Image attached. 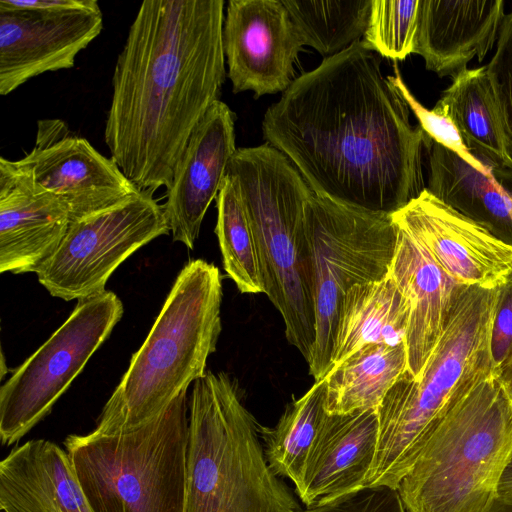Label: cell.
<instances>
[{"label": "cell", "mask_w": 512, "mask_h": 512, "mask_svg": "<svg viewBox=\"0 0 512 512\" xmlns=\"http://www.w3.org/2000/svg\"><path fill=\"white\" fill-rule=\"evenodd\" d=\"M315 309V343L308 363L315 382L329 372L343 299L354 286L386 277L399 228L391 214L339 204L314 192L305 204Z\"/></svg>", "instance_id": "obj_9"}, {"label": "cell", "mask_w": 512, "mask_h": 512, "mask_svg": "<svg viewBox=\"0 0 512 512\" xmlns=\"http://www.w3.org/2000/svg\"><path fill=\"white\" fill-rule=\"evenodd\" d=\"M391 217L460 285L497 289L512 275V246L441 202L427 188Z\"/></svg>", "instance_id": "obj_13"}, {"label": "cell", "mask_w": 512, "mask_h": 512, "mask_svg": "<svg viewBox=\"0 0 512 512\" xmlns=\"http://www.w3.org/2000/svg\"><path fill=\"white\" fill-rule=\"evenodd\" d=\"M102 29L100 6L56 13L0 4V94L43 73L72 68Z\"/></svg>", "instance_id": "obj_15"}, {"label": "cell", "mask_w": 512, "mask_h": 512, "mask_svg": "<svg viewBox=\"0 0 512 512\" xmlns=\"http://www.w3.org/2000/svg\"><path fill=\"white\" fill-rule=\"evenodd\" d=\"M236 150L235 114L219 99L192 132L166 189L162 206L173 241L194 248Z\"/></svg>", "instance_id": "obj_16"}, {"label": "cell", "mask_w": 512, "mask_h": 512, "mask_svg": "<svg viewBox=\"0 0 512 512\" xmlns=\"http://www.w3.org/2000/svg\"><path fill=\"white\" fill-rule=\"evenodd\" d=\"M436 104L449 115L473 156L486 164L512 166L486 66L453 76Z\"/></svg>", "instance_id": "obj_25"}, {"label": "cell", "mask_w": 512, "mask_h": 512, "mask_svg": "<svg viewBox=\"0 0 512 512\" xmlns=\"http://www.w3.org/2000/svg\"><path fill=\"white\" fill-rule=\"evenodd\" d=\"M169 232L163 206L153 194L139 191L109 209L71 222L54 255L36 273L38 281L65 301L99 295L122 262Z\"/></svg>", "instance_id": "obj_11"}, {"label": "cell", "mask_w": 512, "mask_h": 512, "mask_svg": "<svg viewBox=\"0 0 512 512\" xmlns=\"http://www.w3.org/2000/svg\"><path fill=\"white\" fill-rule=\"evenodd\" d=\"M362 41L293 80L266 111L262 131L312 191L353 208L392 214L426 188L431 139Z\"/></svg>", "instance_id": "obj_1"}, {"label": "cell", "mask_w": 512, "mask_h": 512, "mask_svg": "<svg viewBox=\"0 0 512 512\" xmlns=\"http://www.w3.org/2000/svg\"><path fill=\"white\" fill-rule=\"evenodd\" d=\"M502 0H419L413 53L438 76H455L491 50L504 18Z\"/></svg>", "instance_id": "obj_19"}, {"label": "cell", "mask_w": 512, "mask_h": 512, "mask_svg": "<svg viewBox=\"0 0 512 512\" xmlns=\"http://www.w3.org/2000/svg\"><path fill=\"white\" fill-rule=\"evenodd\" d=\"M302 45L336 55L367 29L372 0H282Z\"/></svg>", "instance_id": "obj_27"}, {"label": "cell", "mask_w": 512, "mask_h": 512, "mask_svg": "<svg viewBox=\"0 0 512 512\" xmlns=\"http://www.w3.org/2000/svg\"><path fill=\"white\" fill-rule=\"evenodd\" d=\"M406 370L405 344L363 346L330 369L323 378L326 412L341 415L377 409Z\"/></svg>", "instance_id": "obj_24"}, {"label": "cell", "mask_w": 512, "mask_h": 512, "mask_svg": "<svg viewBox=\"0 0 512 512\" xmlns=\"http://www.w3.org/2000/svg\"><path fill=\"white\" fill-rule=\"evenodd\" d=\"M484 512H512V496L495 495Z\"/></svg>", "instance_id": "obj_37"}, {"label": "cell", "mask_w": 512, "mask_h": 512, "mask_svg": "<svg viewBox=\"0 0 512 512\" xmlns=\"http://www.w3.org/2000/svg\"><path fill=\"white\" fill-rule=\"evenodd\" d=\"M227 174L237 184L253 233L264 294L283 319L286 339L308 364L316 321L305 204L313 191L267 143L238 148Z\"/></svg>", "instance_id": "obj_5"}, {"label": "cell", "mask_w": 512, "mask_h": 512, "mask_svg": "<svg viewBox=\"0 0 512 512\" xmlns=\"http://www.w3.org/2000/svg\"><path fill=\"white\" fill-rule=\"evenodd\" d=\"M325 399L322 379L290 402L274 427H259L268 466L277 476L290 479L295 493L301 488L309 451L327 415Z\"/></svg>", "instance_id": "obj_26"}, {"label": "cell", "mask_w": 512, "mask_h": 512, "mask_svg": "<svg viewBox=\"0 0 512 512\" xmlns=\"http://www.w3.org/2000/svg\"><path fill=\"white\" fill-rule=\"evenodd\" d=\"M497 289L460 285L444 331L420 376L406 370L377 408L379 437L366 486L397 489L450 407L494 370Z\"/></svg>", "instance_id": "obj_3"}, {"label": "cell", "mask_w": 512, "mask_h": 512, "mask_svg": "<svg viewBox=\"0 0 512 512\" xmlns=\"http://www.w3.org/2000/svg\"><path fill=\"white\" fill-rule=\"evenodd\" d=\"M71 219L67 204L0 157V271L35 272L54 255Z\"/></svg>", "instance_id": "obj_17"}, {"label": "cell", "mask_w": 512, "mask_h": 512, "mask_svg": "<svg viewBox=\"0 0 512 512\" xmlns=\"http://www.w3.org/2000/svg\"><path fill=\"white\" fill-rule=\"evenodd\" d=\"M389 275L408 303L407 371L417 379L444 331L460 284L400 228Z\"/></svg>", "instance_id": "obj_20"}, {"label": "cell", "mask_w": 512, "mask_h": 512, "mask_svg": "<svg viewBox=\"0 0 512 512\" xmlns=\"http://www.w3.org/2000/svg\"><path fill=\"white\" fill-rule=\"evenodd\" d=\"M486 67L503 129L505 150L512 161V12L502 20L496 52Z\"/></svg>", "instance_id": "obj_30"}, {"label": "cell", "mask_w": 512, "mask_h": 512, "mask_svg": "<svg viewBox=\"0 0 512 512\" xmlns=\"http://www.w3.org/2000/svg\"><path fill=\"white\" fill-rule=\"evenodd\" d=\"M123 315L105 291L79 300L67 320L0 388V440L12 445L48 415Z\"/></svg>", "instance_id": "obj_10"}, {"label": "cell", "mask_w": 512, "mask_h": 512, "mask_svg": "<svg viewBox=\"0 0 512 512\" xmlns=\"http://www.w3.org/2000/svg\"><path fill=\"white\" fill-rule=\"evenodd\" d=\"M490 352L496 370L512 352V275L497 288V301L492 321Z\"/></svg>", "instance_id": "obj_33"}, {"label": "cell", "mask_w": 512, "mask_h": 512, "mask_svg": "<svg viewBox=\"0 0 512 512\" xmlns=\"http://www.w3.org/2000/svg\"><path fill=\"white\" fill-rule=\"evenodd\" d=\"M16 162L35 183L67 204L71 222L141 191L111 157L102 155L87 139L71 134L60 119L38 121L35 146Z\"/></svg>", "instance_id": "obj_12"}, {"label": "cell", "mask_w": 512, "mask_h": 512, "mask_svg": "<svg viewBox=\"0 0 512 512\" xmlns=\"http://www.w3.org/2000/svg\"><path fill=\"white\" fill-rule=\"evenodd\" d=\"M3 512H93L66 450L34 439L0 462Z\"/></svg>", "instance_id": "obj_21"}, {"label": "cell", "mask_w": 512, "mask_h": 512, "mask_svg": "<svg viewBox=\"0 0 512 512\" xmlns=\"http://www.w3.org/2000/svg\"><path fill=\"white\" fill-rule=\"evenodd\" d=\"M302 512H406L397 489L368 486Z\"/></svg>", "instance_id": "obj_32"}, {"label": "cell", "mask_w": 512, "mask_h": 512, "mask_svg": "<svg viewBox=\"0 0 512 512\" xmlns=\"http://www.w3.org/2000/svg\"><path fill=\"white\" fill-rule=\"evenodd\" d=\"M495 372L512 402V352Z\"/></svg>", "instance_id": "obj_36"}, {"label": "cell", "mask_w": 512, "mask_h": 512, "mask_svg": "<svg viewBox=\"0 0 512 512\" xmlns=\"http://www.w3.org/2000/svg\"><path fill=\"white\" fill-rule=\"evenodd\" d=\"M222 41L234 93L250 90L258 98L293 82L303 45L282 0H230Z\"/></svg>", "instance_id": "obj_14"}, {"label": "cell", "mask_w": 512, "mask_h": 512, "mask_svg": "<svg viewBox=\"0 0 512 512\" xmlns=\"http://www.w3.org/2000/svg\"><path fill=\"white\" fill-rule=\"evenodd\" d=\"M512 450V402L495 371L445 413L397 491L406 512H484Z\"/></svg>", "instance_id": "obj_7"}, {"label": "cell", "mask_w": 512, "mask_h": 512, "mask_svg": "<svg viewBox=\"0 0 512 512\" xmlns=\"http://www.w3.org/2000/svg\"><path fill=\"white\" fill-rule=\"evenodd\" d=\"M394 72V76H387V78L399 90L425 134L432 141L455 152L475 168L482 169L484 163L470 153L446 111L437 104L432 110L425 108L405 84L397 65H394Z\"/></svg>", "instance_id": "obj_31"}, {"label": "cell", "mask_w": 512, "mask_h": 512, "mask_svg": "<svg viewBox=\"0 0 512 512\" xmlns=\"http://www.w3.org/2000/svg\"><path fill=\"white\" fill-rule=\"evenodd\" d=\"M419 0H372L362 41L383 57L403 60L413 53Z\"/></svg>", "instance_id": "obj_29"}, {"label": "cell", "mask_w": 512, "mask_h": 512, "mask_svg": "<svg viewBox=\"0 0 512 512\" xmlns=\"http://www.w3.org/2000/svg\"><path fill=\"white\" fill-rule=\"evenodd\" d=\"M186 393L135 430L66 437L65 450L93 512H186Z\"/></svg>", "instance_id": "obj_8"}, {"label": "cell", "mask_w": 512, "mask_h": 512, "mask_svg": "<svg viewBox=\"0 0 512 512\" xmlns=\"http://www.w3.org/2000/svg\"><path fill=\"white\" fill-rule=\"evenodd\" d=\"M186 512H302L265 458L235 380L207 371L188 403Z\"/></svg>", "instance_id": "obj_6"}, {"label": "cell", "mask_w": 512, "mask_h": 512, "mask_svg": "<svg viewBox=\"0 0 512 512\" xmlns=\"http://www.w3.org/2000/svg\"><path fill=\"white\" fill-rule=\"evenodd\" d=\"M223 0H146L112 77L104 139L141 191L168 189L197 124L226 77Z\"/></svg>", "instance_id": "obj_2"}, {"label": "cell", "mask_w": 512, "mask_h": 512, "mask_svg": "<svg viewBox=\"0 0 512 512\" xmlns=\"http://www.w3.org/2000/svg\"><path fill=\"white\" fill-rule=\"evenodd\" d=\"M0 4L17 9L42 12H73L99 6L95 0H0Z\"/></svg>", "instance_id": "obj_34"}, {"label": "cell", "mask_w": 512, "mask_h": 512, "mask_svg": "<svg viewBox=\"0 0 512 512\" xmlns=\"http://www.w3.org/2000/svg\"><path fill=\"white\" fill-rule=\"evenodd\" d=\"M428 191L441 202L512 246V166L477 169L431 141Z\"/></svg>", "instance_id": "obj_22"}, {"label": "cell", "mask_w": 512, "mask_h": 512, "mask_svg": "<svg viewBox=\"0 0 512 512\" xmlns=\"http://www.w3.org/2000/svg\"><path fill=\"white\" fill-rule=\"evenodd\" d=\"M379 437L377 409L328 414L309 451L296 493L306 508L366 487Z\"/></svg>", "instance_id": "obj_18"}, {"label": "cell", "mask_w": 512, "mask_h": 512, "mask_svg": "<svg viewBox=\"0 0 512 512\" xmlns=\"http://www.w3.org/2000/svg\"><path fill=\"white\" fill-rule=\"evenodd\" d=\"M222 277L202 259L178 274L142 346L106 402L95 433L135 430L202 378L221 332Z\"/></svg>", "instance_id": "obj_4"}, {"label": "cell", "mask_w": 512, "mask_h": 512, "mask_svg": "<svg viewBox=\"0 0 512 512\" xmlns=\"http://www.w3.org/2000/svg\"><path fill=\"white\" fill-rule=\"evenodd\" d=\"M215 233L223 267L241 293H264L253 233L234 179L226 175L216 198Z\"/></svg>", "instance_id": "obj_28"}, {"label": "cell", "mask_w": 512, "mask_h": 512, "mask_svg": "<svg viewBox=\"0 0 512 512\" xmlns=\"http://www.w3.org/2000/svg\"><path fill=\"white\" fill-rule=\"evenodd\" d=\"M408 320V303L389 273L352 287L340 308L330 369L368 344H405Z\"/></svg>", "instance_id": "obj_23"}, {"label": "cell", "mask_w": 512, "mask_h": 512, "mask_svg": "<svg viewBox=\"0 0 512 512\" xmlns=\"http://www.w3.org/2000/svg\"><path fill=\"white\" fill-rule=\"evenodd\" d=\"M496 495L512 496V450L500 475Z\"/></svg>", "instance_id": "obj_35"}]
</instances>
